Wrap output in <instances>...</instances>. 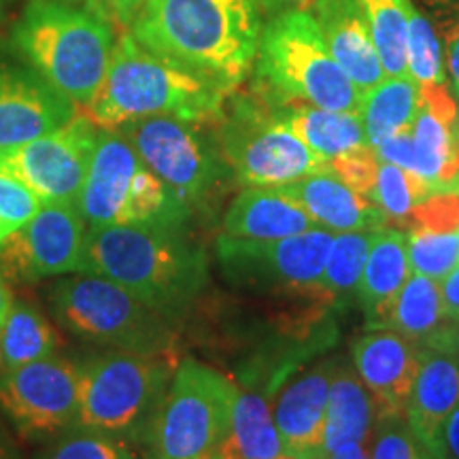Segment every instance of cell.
I'll use <instances>...</instances> for the list:
<instances>
[{"mask_svg":"<svg viewBox=\"0 0 459 459\" xmlns=\"http://www.w3.org/2000/svg\"><path fill=\"white\" fill-rule=\"evenodd\" d=\"M264 24L260 0H147L128 32L237 91L254 71Z\"/></svg>","mask_w":459,"mask_h":459,"instance_id":"1","label":"cell"},{"mask_svg":"<svg viewBox=\"0 0 459 459\" xmlns=\"http://www.w3.org/2000/svg\"><path fill=\"white\" fill-rule=\"evenodd\" d=\"M83 273L115 281L177 321L204 294L209 257L187 226H100L88 230Z\"/></svg>","mask_w":459,"mask_h":459,"instance_id":"2","label":"cell"},{"mask_svg":"<svg viewBox=\"0 0 459 459\" xmlns=\"http://www.w3.org/2000/svg\"><path fill=\"white\" fill-rule=\"evenodd\" d=\"M232 94L215 79L145 48L126 30L115 43L105 82L82 111L100 130L158 115L217 122Z\"/></svg>","mask_w":459,"mask_h":459,"instance_id":"3","label":"cell"},{"mask_svg":"<svg viewBox=\"0 0 459 459\" xmlns=\"http://www.w3.org/2000/svg\"><path fill=\"white\" fill-rule=\"evenodd\" d=\"M11 43L82 111L105 82L117 32L83 4L30 0L13 24Z\"/></svg>","mask_w":459,"mask_h":459,"instance_id":"4","label":"cell"},{"mask_svg":"<svg viewBox=\"0 0 459 459\" xmlns=\"http://www.w3.org/2000/svg\"><path fill=\"white\" fill-rule=\"evenodd\" d=\"M260 94L277 105L302 102L359 113L361 91L330 54L311 9H290L264 24L255 57Z\"/></svg>","mask_w":459,"mask_h":459,"instance_id":"5","label":"cell"},{"mask_svg":"<svg viewBox=\"0 0 459 459\" xmlns=\"http://www.w3.org/2000/svg\"><path fill=\"white\" fill-rule=\"evenodd\" d=\"M177 366L175 353L105 351L88 359L82 364L74 428L147 445Z\"/></svg>","mask_w":459,"mask_h":459,"instance_id":"6","label":"cell"},{"mask_svg":"<svg viewBox=\"0 0 459 459\" xmlns=\"http://www.w3.org/2000/svg\"><path fill=\"white\" fill-rule=\"evenodd\" d=\"M48 300L68 334L107 349L139 355L175 353L172 321L115 281L94 273H74L49 287Z\"/></svg>","mask_w":459,"mask_h":459,"instance_id":"7","label":"cell"},{"mask_svg":"<svg viewBox=\"0 0 459 459\" xmlns=\"http://www.w3.org/2000/svg\"><path fill=\"white\" fill-rule=\"evenodd\" d=\"M77 206L90 228H189L192 220L187 206L147 169L134 147L117 130H99Z\"/></svg>","mask_w":459,"mask_h":459,"instance_id":"8","label":"cell"},{"mask_svg":"<svg viewBox=\"0 0 459 459\" xmlns=\"http://www.w3.org/2000/svg\"><path fill=\"white\" fill-rule=\"evenodd\" d=\"M215 126L230 170L247 187H281L330 169L262 94L230 96Z\"/></svg>","mask_w":459,"mask_h":459,"instance_id":"9","label":"cell"},{"mask_svg":"<svg viewBox=\"0 0 459 459\" xmlns=\"http://www.w3.org/2000/svg\"><path fill=\"white\" fill-rule=\"evenodd\" d=\"M215 124L158 115L126 124L117 132L194 215L220 196L232 175Z\"/></svg>","mask_w":459,"mask_h":459,"instance_id":"10","label":"cell"},{"mask_svg":"<svg viewBox=\"0 0 459 459\" xmlns=\"http://www.w3.org/2000/svg\"><path fill=\"white\" fill-rule=\"evenodd\" d=\"M234 395L237 383L213 366L179 361L147 440L152 459H221Z\"/></svg>","mask_w":459,"mask_h":459,"instance_id":"11","label":"cell"},{"mask_svg":"<svg viewBox=\"0 0 459 459\" xmlns=\"http://www.w3.org/2000/svg\"><path fill=\"white\" fill-rule=\"evenodd\" d=\"M334 232L311 228L279 240H243L221 234L217 262L228 283L257 291L302 298L317 291Z\"/></svg>","mask_w":459,"mask_h":459,"instance_id":"12","label":"cell"},{"mask_svg":"<svg viewBox=\"0 0 459 459\" xmlns=\"http://www.w3.org/2000/svg\"><path fill=\"white\" fill-rule=\"evenodd\" d=\"M99 130L88 115L79 111L60 128L0 152V175L24 183L43 204H77Z\"/></svg>","mask_w":459,"mask_h":459,"instance_id":"13","label":"cell"},{"mask_svg":"<svg viewBox=\"0 0 459 459\" xmlns=\"http://www.w3.org/2000/svg\"><path fill=\"white\" fill-rule=\"evenodd\" d=\"M82 361L62 355L0 372V409L26 440H48L74 428Z\"/></svg>","mask_w":459,"mask_h":459,"instance_id":"14","label":"cell"},{"mask_svg":"<svg viewBox=\"0 0 459 459\" xmlns=\"http://www.w3.org/2000/svg\"><path fill=\"white\" fill-rule=\"evenodd\" d=\"M88 221L77 204H43L0 245V277L37 283L83 273Z\"/></svg>","mask_w":459,"mask_h":459,"instance_id":"15","label":"cell"},{"mask_svg":"<svg viewBox=\"0 0 459 459\" xmlns=\"http://www.w3.org/2000/svg\"><path fill=\"white\" fill-rule=\"evenodd\" d=\"M79 113L11 41H0V152L65 126Z\"/></svg>","mask_w":459,"mask_h":459,"instance_id":"16","label":"cell"},{"mask_svg":"<svg viewBox=\"0 0 459 459\" xmlns=\"http://www.w3.org/2000/svg\"><path fill=\"white\" fill-rule=\"evenodd\" d=\"M341 364L324 358L283 383L273 402V417L285 455L294 459H330L325 453L330 385Z\"/></svg>","mask_w":459,"mask_h":459,"instance_id":"17","label":"cell"},{"mask_svg":"<svg viewBox=\"0 0 459 459\" xmlns=\"http://www.w3.org/2000/svg\"><path fill=\"white\" fill-rule=\"evenodd\" d=\"M351 366L375 402L377 419L404 415L419 370V347L398 332L368 330L351 344Z\"/></svg>","mask_w":459,"mask_h":459,"instance_id":"18","label":"cell"},{"mask_svg":"<svg viewBox=\"0 0 459 459\" xmlns=\"http://www.w3.org/2000/svg\"><path fill=\"white\" fill-rule=\"evenodd\" d=\"M459 404V351L446 344L419 349V370L406 421L429 455L440 459V438L451 412Z\"/></svg>","mask_w":459,"mask_h":459,"instance_id":"19","label":"cell"},{"mask_svg":"<svg viewBox=\"0 0 459 459\" xmlns=\"http://www.w3.org/2000/svg\"><path fill=\"white\" fill-rule=\"evenodd\" d=\"M281 192L296 200L315 221V226L330 232H355V230L375 232L387 226L383 211L370 198L349 187L332 169L281 186Z\"/></svg>","mask_w":459,"mask_h":459,"instance_id":"20","label":"cell"},{"mask_svg":"<svg viewBox=\"0 0 459 459\" xmlns=\"http://www.w3.org/2000/svg\"><path fill=\"white\" fill-rule=\"evenodd\" d=\"M313 15L330 54L361 94L385 79L359 0H315Z\"/></svg>","mask_w":459,"mask_h":459,"instance_id":"21","label":"cell"},{"mask_svg":"<svg viewBox=\"0 0 459 459\" xmlns=\"http://www.w3.org/2000/svg\"><path fill=\"white\" fill-rule=\"evenodd\" d=\"M232 423L221 459H281L283 443L274 426L273 402L279 392L260 377L240 372Z\"/></svg>","mask_w":459,"mask_h":459,"instance_id":"22","label":"cell"},{"mask_svg":"<svg viewBox=\"0 0 459 459\" xmlns=\"http://www.w3.org/2000/svg\"><path fill=\"white\" fill-rule=\"evenodd\" d=\"M223 234L243 240H279L315 228L296 200L281 187H245L226 209Z\"/></svg>","mask_w":459,"mask_h":459,"instance_id":"23","label":"cell"},{"mask_svg":"<svg viewBox=\"0 0 459 459\" xmlns=\"http://www.w3.org/2000/svg\"><path fill=\"white\" fill-rule=\"evenodd\" d=\"M409 277L411 262L406 251V234L392 228L375 230L368 260L358 285V302L364 311L366 328H387L395 298Z\"/></svg>","mask_w":459,"mask_h":459,"instance_id":"24","label":"cell"},{"mask_svg":"<svg viewBox=\"0 0 459 459\" xmlns=\"http://www.w3.org/2000/svg\"><path fill=\"white\" fill-rule=\"evenodd\" d=\"M377 423L375 402L359 381L351 364L341 359L330 385L328 421H325V453L349 445H368Z\"/></svg>","mask_w":459,"mask_h":459,"instance_id":"25","label":"cell"},{"mask_svg":"<svg viewBox=\"0 0 459 459\" xmlns=\"http://www.w3.org/2000/svg\"><path fill=\"white\" fill-rule=\"evenodd\" d=\"M279 108L298 139L325 162H332L353 149L368 147L359 113L328 111L302 102L279 105Z\"/></svg>","mask_w":459,"mask_h":459,"instance_id":"26","label":"cell"},{"mask_svg":"<svg viewBox=\"0 0 459 459\" xmlns=\"http://www.w3.org/2000/svg\"><path fill=\"white\" fill-rule=\"evenodd\" d=\"M421 99L419 85L411 74L404 77H385L375 88L361 94V124L366 141L375 149L389 136L409 130L415 122Z\"/></svg>","mask_w":459,"mask_h":459,"instance_id":"27","label":"cell"},{"mask_svg":"<svg viewBox=\"0 0 459 459\" xmlns=\"http://www.w3.org/2000/svg\"><path fill=\"white\" fill-rule=\"evenodd\" d=\"M451 324L453 321L445 317L438 281L412 273L395 298L387 328L409 338L417 347H429Z\"/></svg>","mask_w":459,"mask_h":459,"instance_id":"28","label":"cell"},{"mask_svg":"<svg viewBox=\"0 0 459 459\" xmlns=\"http://www.w3.org/2000/svg\"><path fill=\"white\" fill-rule=\"evenodd\" d=\"M60 344L62 338L54 324L39 308L17 302L0 325V372L51 358Z\"/></svg>","mask_w":459,"mask_h":459,"instance_id":"29","label":"cell"},{"mask_svg":"<svg viewBox=\"0 0 459 459\" xmlns=\"http://www.w3.org/2000/svg\"><path fill=\"white\" fill-rule=\"evenodd\" d=\"M409 4L411 0H359L385 77L409 74V65H406Z\"/></svg>","mask_w":459,"mask_h":459,"instance_id":"30","label":"cell"},{"mask_svg":"<svg viewBox=\"0 0 459 459\" xmlns=\"http://www.w3.org/2000/svg\"><path fill=\"white\" fill-rule=\"evenodd\" d=\"M370 240L372 232L368 230L334 234L319 283L328 294L334 296L336 302H341V298L358 294L361 273L368 260Z\"/></svg>","mask_w":459,"mask_h":459,"instance_id":"31","label":"cell"},{"mask_svg":"<svg viewBox=\"0 0 459 459\" xmlns=\"http://www.w3.org/2000/svg\"><path fill=\"white\" fill-rule=\"evenodd\" d=\"M429 194H432V186L421 177L395 164L381 162L370 200L383 211L389 223L409 220L412 206L428 198Z\"/></svg>","mask_w":459,"mask_h":459,"instance_id":"32","label":"cell"},{"mask_svg":"<svg viewBox=\"0 0 459 459\" xmlns=\"http://www.w3.org/2000/svg\"><path fill=\"white\" fill-rule=\"evenodd\" d=\"M406 251L412 273L440 283L459 264V232L409 228Z\"/></svg>","mask_w":459,"mask_h":459,"instance_id":"33","label":"cell"},{"mask_svg":"<svg viewBox=\"0 0 459 459\" xmlns=\"http://www.w3.org/2000/svg\"><path fill=\"white\" fill-rule=\"evenodd\" d=\"M406 65L419 88L445 83V65L440 45L428 20L409 4V37H406Z\"/></svg>","mask_w":459,"mask_h":459,"instance_id":"34","label":"cell"},{"mask_svg":"<svg viewBox=\"0 0 459 459\" xmlns=\"http://www.w3.org/2000/svg\"><path fill=\"white\" fill-rule=\"evenodd\" d=\"M49 459H136L132 445L113 436L71 428L60 434Z\"/></svg>","mask_w":459,"mask_h":459,"instance_id":"35","label":"cell"},{"mask_svg":"<svg viewBox=\"0 0 459 459\" xmlns=\"http://www.w3.org/2000/svg\"><path fill=\"white\" fill-rule=\"evenodd\" d=\"M428 455L412 434L406 415L377 419L370 438V459H428Z\"/></svg>","mask_w":459,"mask_h":459,"instance_id":"36","label":"cell"},{"mask_svg":"<svg viewBox=\"0 0 459 459\" xmlns=\"http://www.w3.org/2000/svg\"><path fill=\"white\" fill-rule=\"evenodd\" d=\"M43 203L24 183L13 177L0 175V245L7 240L15 230L30 221L39 213Z\"/></svg>","mask_w":459,"mask_h":459,"instance_id":"37","label":"cell"},{"mask_svg":"<svg viewBox=\"0 0 459 459\" xmlns=\"http://www.w3.org/2000/svg\"><path fill=\"white\" fill-rule=\"evenodd\" d=\"M409 228L459 232V189H440L412 206Z\"/></svg>","mask_w":459,"mask_h":459,"instance_id":"38","label":"cell"},{"mask_svg":"<svg viewBox=\"0 0 459 459\" xmlns=\"http://www.w3.org/2000/svg\"><path fill=\"white\" fill-rule=\"evenodd\" d=\"M378 164H381V160L377 158L375 149L368 145L353 149V152L334 158L330 162V169L334 170L349 187L355 189L361 196L370 198L377 183Z\"/></svg>","mask_w":459,"mask_h":459,"instance_id":"39","label":"cell"},{"mask_svg":"<svg viewBox=\"0 0 459 459\" xmlns=\"http://www.w3.org/2000/svg\"><path fill=\"white\" fill-rule=\"evenodd\" d=\"M83 7L102 22L115 28V32L130 30L147 0H82Z\"/></svg>","mask_w":459,"mask_h":459,"instance_id":"40","label":"cell"},{"mask_svg":"<svg viewBox=\"0 0 459 459\" xmlns=\"http://www.w3.org/2000/svg\"><path fill=\"white\" fill-rule=\"evenodd\" d=\"M375 153L381 162L395 164L409 172H415L417 169V147H415V139H412L411 134V128L402 130L398 134L389 136V139L378 143L375 147Z\"/></svg>","mask_w":459,"mask_h":459,"instance_id":"41","label":"cell"},{"mask_svg":"<svg viewBox=\"0 0 459 459\" xmlns=\"http://www.w3.org/2000/svg\"><path fill=\"white\" fill-rule=\"evenodd\" d=\"M440 300H443L445 317L459 321V264L438 283Z\"/></svg>","mask_w":459,"mask_h":459,"instance_id":"42","label":"cell"},{"mask_svg":"<svg viewBox=\"0 0 459 459\" xmlns=\"http://www.w3.org/2000/svg\"><path fill=\"white\" fill-rule=\"evenodd\" d=\"M440 459H459V404L446 419L440 438Z\"/></svg>","mask_w":459,"mask_h":459,"instance_id":"43","label":"cell"},{"mask_svg":"<svg viewBox=\"0 0 459 459\" xmlns=\"http://www.w3.org/2000/svg\"><path fill=\"white\" fill-rule=\"evenodd\" d=\"M264 15H277L290 9H308L313 7L315 0H260Z\"/></svg>","mask_w":459,"mask_h":459,"instance_id":"44","label":"cell"},{"mask_svg":"<svg viewBox=\"0 0 459 459\" xmlns=\"http://www.w3.org/2000/svg\"><path fill=\"white\" fill-rule=\"evenodd\" d=\"M330 459H370V453L366 445H349L332 453Z\"/></svg>","mask_w":459,"mask_h":459,"instance_id":"45","label":"cell"},{"mask_svg":"<svg viewBox=\"0 0 459 459\" xmlns=\"http://www.w3.org/2000/svg\"><path fill=\"white\" fill-rule=\"evenodd\" d=\"M449 68H451L453 79H455V85L459 88V30L455 37L451 39V45H449Z\"/></svg>","mask_w":459,"mask_h":459,"instance_id":"46","label":"cell"},{"mask_svg":"<svg viewBox=\"0 0 459 459\" xmlns=\"http://www.w3.org/2000/svg\"><path fill=\"white\" fill-rule=\"evenodd\" d=\"M0 459H20V453L15 449V443L11 436L0 428Z\"/></svg>","mask_w":459,"mask_h":459,"instance_id":"47","label":"cell"},{"mask_svg":"<svg viewBox=\"0 0 459 459\" xmlns=\"http://www.w3.org/2000/svg\"><path fill=\"white\" fill-rule=\"evenodd\" d=\"M11 307H13V298H11V290H9L7 285H4V281L0 279V325H3L4 319H7Z\"/></svg>","mask_w":459,"mask_h":459,"instance_id":"48","label":"cell"},{"mask_svg":"<svg viewBox=\"0 0 459 459\" xmlns=\"http://www.w3.org/2000/svg\"><path fill=\"white\" fill-rule=\"evenodd\" d=\"M453 344L459 351V321H453Z\"/></svg>","mask_w":459,"mask_h":459,"instance_id":"49","label":"cell"},{"mask_svg":"<svg viewBox=\"0 0 459 459\" xmlns=\"http://www.w3.org/2000/svg\"><path fill=\"white\" fill-rule=\"evenodd\" d=\"M281 459H294V457H290V455H283Z\"/></svg>","mask_w":459,"mask_h":459,"instance_id":"50","label":"cell"},{"mask_svg":"<svg viewBox=\"0 0 459 459\" xmlns=\"http://www.w3.org/2000/svg\"><path fill=\"white\" fill-rule=\"evenodd\" d=\"M428 459H436V457H432V455H428Z\"/></svg>","mask_w":459,"mask_h":459,"instance_id":"51","label":"cell"},{"mask_svg":"<svg viewBox=\"0 0 459 459\" xmlns=\"http://www.w3.org/2000/svg\"><path fill=\"white\" fill-rule=\"evenodd\" d=\"M71 3H77V0H71Z\"/></svg>","mask_w":459,"mask_h":459,"instance_id":"52","label":"cell"},{"mask_svg":"<svg viewBox=\"0 0 459 459\" xmlns=\"http://www.w3.org/2000/svg\"><path fill=\"white\" fill-rule=\"evenodd\" d=\"M457 96H459V88H457Z\"/></svg>","mask_w":459,"mask_h":459,"instance_id":"53","label":"cell"}]
</instances>
